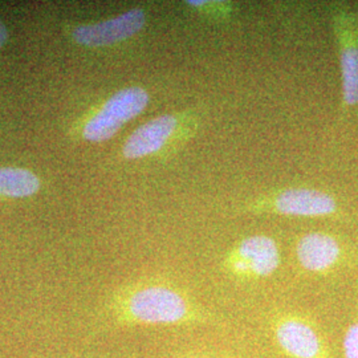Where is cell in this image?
Listing matches in <instances>:
<instances>
[{
	"instance_id": "cell-1",
	"label": "cell",
	"mask_w": 358,
	"mask_h": 358,
	"mask_svg": "<svg viewBox=\"0 0 358 358\" xmlns=\"http://www.w3.org/2000/svg\"><path fill=\"white\" fill-rule=\"evenodd\" d=\"M113 313L125 325L205 324L208 315L178 289L164 284L133 288L115 300Z\"/></svg>"
},
{
	"instance_id": "cell-2",
	"label": "cell",
	"mask_w": 358,
	"mask_h": 358,
	"mask_svg": "<svg viewBox=\"0 0 358 358\" xmlns=\"http://www.w3.org/2000/svg\"><path fill=\"white\" fill-rule=\"evenodd\" d=\"M149 101V93L140 87L115 92L85 122L81 130L83 138L94 143L110 140L127 122L141 115Z\"/></svg>"
},
{
	"instance_id": "cell-3",
	"label": "cell",
	"mask_w": 358,
	"mask_h": 358,
	"mask_svg": "<svg viewBox=\"0 0 358 358\" xmlns=\"http://www.w3.org/2000/svg\"><path fill=\"white\" fill-rule=\"evenodd\" d=\"M271 331L279 348L289 358H331L319 328L307 317L294 313L276 316Z\"/></svg>"
},
{
	"instance_id": "cell-4",
	"label": "cell",
	"mask_w": 358,
	"mask_h": 358,
	"mask_svg": "<svg viewBox=\"0 0 358 358\" xmlns=\"http://www.w3.org/2000/svg\"><path fill=\"white\" fill-rule=\"evenodd\" d=\"M278 243L264 235L245 238L227 256V267L239 276L267 278L280 266Z\"/></svg>"
},
{
	"instance_id": "cell-5",
	"label": "cell",
	"mask_w": 358,
	"mask_h": 358,
	"mask_svg": "<svg viewBox=\"0 0 358 358\" xmlns=\"http://www.w3.org/2000/svg\"><path fill=\"white\" fill-rule=\"evenodd\" d=\"M146 24V13L142 8H133L112 19L73 28L72 38L77 44L88 48H103L141 32Z\"/></svg>"
},
{
	"instance_id": "cell-6",
	"label": "cell",
	"mask_w": 358,
	"mask_h": 358,
	"mask_svg": "<svg viewBox=\"0 0 358 358\" xmlns=\"http://www.w3.org/2000/svg\"><path fill=\"white\" fill-rule=\"evenodd\" d=\"M178 118L173 115L155 117L136 129L122 148V154L128 159H140L158 153L165 148L178 128Z\"/></svg>"
},
{
	"instance_id": "cell-7",
	"label": "cell",
	"mask_w": 358,
	"mask_h": 358,
	"mask_svg": "<svg viewBox=\"0 0 358 358\" xmlns=\"http://www.w3.org/2000/svg\"><path fill=\"white\" fill-rule=\"evenodd\" d=\"M296 255L303 268L310 272H325L340 260L341 247L328 234L310 232L299 241Z\"/></svg>"
},
{
	"instance_id": "cell-8",
	"label": "cell",
	"mask_w": 358,
	"mask_h": 358,
	"mask_svg": "<svg viewBox=\"0 0 358 358\" xmlns=\"http://www.w3.org/2000/svg\"><path fill=\"white\" fill-rule=\"evenodd\" d=\"M275 207L285 215L322 217L334 213L336 202L325 192L312 189H289L276 198Z\"/></svg>"
},
{
	"instance_id": "cell-9",
	"label": "cell",
	"mask_w": 358,
	"mask_h": 358,
	"mask_svg": "<svg viewBox=\"0 0 358 358\" xmlns=\"http://www.w3.org/2000/svg\"><path fill=\"white\" fill-rule=\"evenodd\" d=\"M338 29L340 40V62H341V73H343V93L344 101L349 106H355L358 103V38L356 31H353L350 36L346 38L345 34Z\"/></svg>"
},
{
	"instance_id": "cell-10",
	"label": "cell",
	"mask_w": 358,
	"mask_h": 358,
	"mask_svg": "<svg viewBox=\"0 0 358 358\" xmlns=\"http://www.w3.org/2000/svg\"><path fill=\"white\" fill-rule=\"evenodd\" d=\"M41 182L35 173L23 167H0V196L7 199L29 198L38 194Z\"/></svg>"
},
{
	"instance_id": "cell-11",
	"label": "cell",
	"mask_w": 358,
	"mask_h": 358,
	"mask_svg": "<svg viewBox=\"0 0 358 358\" xmlns=\"http://www.w3.org/2000/svg\"><path fill=\"white\" fill-rule=\"evenodd\" d=\"M343 349L345 358H358V320L348 327L343 340Z\"/></svg>"
},
{
	"instance_id": "cell-12",
	"label": "cell",
	"mask_w": 358,
	"mask_h": 358,
	"mask_svg": "<svg viewBox=\"0 0 358 358\" xmlns=\"http://www.w3.org/2000/svg\"><path fill=\"white\" fill-rule=\"evenodd\" d=\"M8 38H10L8 28L4 24V22L0 19V50L7 44Z\"/></svg>"
},
{
	"instance_id": "cell-13",
	"label": "cell",
	"mask_w": 358,
	"mask_h": 358,
	"mask_svg": "<svg viewBox=\"0 0 358 358\" xmlns=\"http://www.w3.org/2000/svg\"><path fill=\"white\" fill-rule=\"evenodd\" d=\"M182 358H242L234 357V356H208V355H192V356H185Z\"/></svg>"
}]
</instances>
